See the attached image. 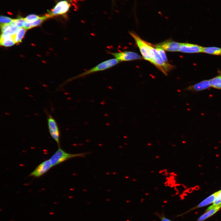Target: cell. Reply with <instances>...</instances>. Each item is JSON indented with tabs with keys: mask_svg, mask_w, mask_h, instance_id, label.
<instances>
[{
	"mask_svg": "<svg viewBox=\"0 0 221 221\" xmlns=\"http://www.w3.org/2000/svg\"><path fill=\"white\" fill-rule=\"evenodd\" d=\"M138 47L143 58L151 62H152V44L145 42L134 32H129Z\"/></svg>",
	"mask_w": 221,
	"mask_h": 221,
	"instance_id": "1",
	"label": "cell"
},
{
	"mask_svg": "<svg viewBox=\"0 0 221 221\" xmlns=\"http://www.w3.org/2000/svg\"><path fill=\"white\" fill-rule=\"evenodd\" d=\"M120 61L115 58L107 60L102 62L91 69L80 74V75L73 78L71 80L77 79L93 73L106 70L116 65Z\"/></svg>",
	"mask_w": 221,
	"mask_h": 221,
	"instance_id": "2",
	"label": "cell"
},
{
	"mask_svg": "<svg viewBox=\"0 0 221 221\" xmlns=\"http://www.w3.org/2000/svg\"><path fill=\"white\" fill-rule=\"evenodd\" d=\"M88 153L72 154L68 153L59 147L50 159L52 167L57 165L69 159L78 157H84Z\"/></svg>",
	"mask_w": 221,
	"mask_h": 221,
	"instance_id": "3",
	"label": "cell"
},
{
	"mask_svg": "<svg viewBox=\"0 0 221 221\" xmlns=\"http://www.w3.org/2000/svg\"><path fill=\"white\" fill-rule=\"evenodd\" d=\"M152 45V63L161 71L165 75H167L168 72L173 68L174 67L165 62L156 48Z\"/></svg>",
	"mask_w": 221,
	"mask_h": 221,
	"instance_id": "4",
	"label": "cell"
},
{
	"mask_svg": "<svg viewBox=\"0 0 221 221\" xmlns=\"http://www.w3.org/2000/svg\"><path fill=\"white\" fill-rule=\"evenodd\" d=\"M109 54L112 55L120 62L129 61L142 59V57L138 54L131 51L110 52Z\"/></svg>",
	"mask_w": 221,
	"mask_h": 221,
	"instance_id": "5",
	"label": "cell"
},
{
	"mask_svg": "<svg viewBox=\"0 0 221 221\" xmlns=\"http://www.w3.org/2000/svg\"><path fill=\"white\" fill-rule=\"evenodd\" d=\"M70 7V5L67 1H61L58 3L50 12L46 15L50 18L64 14L68 11Z\"/></svg>",
	"mask_w": 221,
	"mask_h": 221,
	"instance_id": "6",
	"label": "cell"
},
{
	"mask_svg": "<svg viewBox=\"0 0 221 221\" xmlns=\"http://www.w3.org/2000/svg\"><path fill=\"white\" fill-rule=\"evenodd\" d=\"M47 122L50 133L52 138L59 146L60 132L57 122L51 115L48 116Z\"/></svg>",
	"mask_w": 221,
	"mask_h": 221,
	"instance_id": "7",
	"label": "cell"
},
{
	"mask_svg": "<svg viewBox=\"0 0 221 221\" xmlns=\"http://www.w3.org/2000/svg\"><path fill=\"white\" fill-rule=\"evenodd\" d=\"M53 167L50 160L44 161L40 164L30 174V176L39 177L47 172Z\"/></svg>",
	"mask_w": 221,
	"mask_h": 221,
	"instance_id": "8",
	"label": "cell"
},
{
	"mask_svg": "<svg viewBox=\"0 0 221 221\" xmlns=\"http://www.w3.org/2000/svg\"><path fill=\"white\" fill-rule=\"evenodd\" d=\"M181 44V43L168 40L157 44L154 47L161 48L167 51L177 52L179 51Z\"/></svg>",
	"mask_w": 221,
	"mask_h": 221,
	"instance_id": "9",
	"label": "cell"
},
{
	"mask_svg": "<svg viewBox=\"0 0 221 221\" xmlns=\"http://www.w3.org/2000/svg\"><path fill=\"white\" fill-rule=\"evenodd\" d=\"M203 47L194 44L186 43H181L179 51L188 53L203 52Z\"/></svg>",
	"mask_w": 221,
	"mask_h": 221,
	"instance_id": "10",
	"label": "cell"
},
{
	"mask_svg": "<svg viewBox=\"0 0 221 221\" xmlns=\"http://www.w3.org/2000/svg\"><path fill=\"white\" fill-rule=\"evenodd\" d=\"M2 35L12 36L15 35L20 28L10 24H1Z\"/></svg>",
	"mask_w": 221,
	"mask_h": 221,
	"instance_id": "11",
	"label": "cell"
},
{
	"mask_svg": "<svg viewBox=\"0 0 221 221\" xmlns=\"http://www.w3.org/2000/svg\"><path fill=\"white\" fill-rule=\"evenodd\" d=\"M211 87L209 80H205L188 87L186 90L189 91H199Z\"/></svg>",
	"mask_w": 221,
	"mask_h": 221,
	"instance_id": "12",
	"label": "cell"
},
{
	"mask_svg": "<svg viewBox=\"0 0 221 221\" xmlns=\"http://www.w3.org/2000/svg\"><path fill=\"white\" fill-rule=\"evenodd\" d=\"M221 205L213 206L211 205L208 208L206 212L202 215L198 221H203L216 213L220 208Z\"/></svg>",
	"mask_w": 221,
	"mask_h": 221,
	"instance_id": "13",
	"label": "cell"
},
{
	"mask_svg": "<svg viewBox=\"0 0 221 221\" xmlns=\"http://www.w3.org/2000/svg\"><path fill=\"white\" fill-rule=\"evenodd\" d=\"M1 44L5 47H11L15 44L14 40V35L12 36L2 35L1 38Z\"/></svg>",
	"mask_w": 221,
	"mask_h": 221,
	"instance_id": "14",
	"label": "cell"
},
{
	"mask_svg": "<svg viewBox=\"0 0 221 221\" xmlns=\"http://www.w3.org/2000/svg\"><path fill=\"white\" fill-rule=\"evenodd\" d=\"M49 17L46 15L45 16L40 17L38 20L31 22H26L24 27L26 30L31 29L33 27L40 25L45 20Z\"/></svg>",
	"mask_w": 221,
	"mask_h": 221,
	"instance_id": "15",
	"label": "cell"
},
{
	"mask_svg": "<svg viewBox=\"0 0 221 221\" xmlns=\"http://www.w3.org/2000/svg\"><path fill=\"white\" fill-rule=\"evenodd\" d=\"M24 28H20L16 33L14 35L15 44H19L22 41L26 31Z\"/></svg>",
	"mask_w": 221,
	"mask_h": 221,
	"instance_id": "16",
	"label": "cell"
},
{
	"mask_svg": "<svg viewBox=\"0 0 221 221\" xmlns=\"http://www.w3.org/2000/svg\"><path fill=\"white\" fill-rule=\"evenodd\" d=\"M211 87L221 89V75L209 80Z\"/></svg>",
	"mask_w": 221,
	"mask_h": 221,
	"instance_id": "17",
	"label": "cell"
},
{
	"mask_svg": "<svg viewBox=\"0 0 221 221\" xmlns=\"http://www.w3.org/2000/svg\"><path fill=\"white\" fill-rule=\"evenodd\" d=\"M203 52L215 55H221V48L217 47H203Z\"/></svg>",
	"mask_w": 221,
	"mask_h": 221,
	"instance_id": "18",
	"label": "cell"
},
{
	"mask_svg": "<svg viewBox=\"0 0 221 221\" xmlns=\"http://www.w3.org/2000/svg\"><path fill=\"white\" fill-rule=\"evenodd\" d=\"M216 192L208 197L202 201L197 207L200 208L205 206L209 204L213 203L216 197Z\"/></svg>",
	"mask_w": 221,
	"mask_h": 221,
	"instance_id": "19",
	"label": "cell"
},
{
	"mask_svg": "<svg viewBox=\"0 0 221 221\" xmlns=\"http://www.w3.org/2000/svg\"><path fill=\"white\" fill-rule=\"evenodd\" d=\"M26 22L25 18H19L16 19H13L11 24L16 26L19 28L24 27Z\"/></svg>",
	"mask_w": 221,
	"mask_h": 221,
	"instance_id": "20",
	"label": "cell"
},
{
	"mask_svg": "<svg viewBox=\"0 0 221 221\" xmlns=\"http://www.w3.org/2000/svg\"><path fill=\"white\" fill-rule=\"evenodd\" d=\"M216 197L212 205H221V190L216 192Z\"/></svg>",
	"mask_w": 221,
	"mask_h": 221,
	"instance_id": "21",
	"label": "cell"
},
{
	"mask_svg": "<svg viewBox=\"0 0 221 221\" xmlns=\"http://www.w3.org/2000/svg\"><path fill=\"white\" fill-rule=\"evenodd\" d=\"M155 48L163 61L166 63H168V59L164 50L162 49L159 47H155Z\"/></svg>",
	"mask_w": 221,
	"mask_h": 221,
	"instance_id": "22",
	"label": "cell"
},
{
	"mask_svg": "<svg viewBox=\"0 0 221 221\" xmlns=\"http://www.w3.org/2000/svg\"><path fill=\"white\" fill-rule=\"evenodd\" d=\"M13 19L4 16H1L0 17V22L1 24H11Z\"/></svg>",
	"mask_w": 221,
	"mask_h": 221,
	"instance_id": "23",
	"label": "cell"
},
{
	"mask_svg": "<svg viewBox=\"0 0 221 221\" xmlns=\"http://www.w3.org/2000/svg\"><path fill=\"white\" fill-rule=\"evenodd\" d=\"M40 18V17L37 15L31 14L28 16L25 19L26 22H31L35 21Z\"/></svg>",
	"mask_w": 221,
	"mask_h": 221,
	"instance_id": "24",
	"label": "cell"
},
{
	"mask_svg": "<svg viewBox=\"0 0 221 221\" xmlns=\"http://www.w3.org/2000/svg\"><path fill=\"white\" fill-rule=\"evenodd\" d=\"M155 214L160 219L161 221H173L167 217L163 213L161 214L157 213Z\"/></svg>",
	"mask_w": 221,
	"mask_h": 221,
	"instance_id": "25",
	"label": "cell"
},
{
	"mask_svg": "<svg viewBox=\"0 0 221 221\" xmlns=\"http://www.w3.org/2000/svg\"><path fill=\"white\" fill-rule=\"evenodd\" d=\"M50 214L51 215H53L55 214V213L53 212H51L50 213Z\"/></svg>",
	"mask_w": 221,
	"mask_h": 221,
	"instance_id": "26",
	"label": "cell"
},
{
	"mask_svg": "<svg viewBox=\"0 0 221 221\" xmlns=\"http://www.w3.org/2000/svg\"><path fill=\"white\" fill-rule=\"evenodd\" d=\"M10 221H15V220H10Z\"/></svg>",
	"mask_w": 221,
	"mask_h": 221,
	"instance_id": "27",
	"label": "cell"
},
{
	"mask_svg": "<svg viewBox=\"0 0 221 221\" xmlns=\"http://www.w3.org/2000/svg\"><path fill=\"white\" fill-rule=\"evenodd\" d=\"M219 72L220 74L221 75V71Z\"/></svg>",
	"mask_w": 221,
	"mask_h": 221,
	"instance_id": "28",
	"label": "cell"
},
{
	"mask_svg": "<svg viewBox=\"0 0 221 221\" xmlns=\"http://www.w3.org/2000/svg\"><path fill=\"white\" fill-rule=\"evenodd\" d=\"M2 209H1V211H2Z\"/></svg>",
	"mask_w": 221,
	"mask_h": 221,
	"instance_id": "29",
	"label": "cell"
}]
</instances>
